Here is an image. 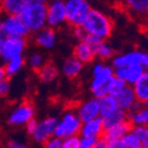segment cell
I'll list each match as a JSON object with an SVG mask.
<instances>
[{
    "mask_svg": "<svg viewBox=\"0 0 148 148\" xmlns=\"http://www.w3.org/2000/svg\"><path fill=\"white\" fill-rule=\"evenodd\" d=\"M34 42L40 48L52 49L57 45V33H55L54 28H52L49 26L48 27L45 26L41 29L35 32Z\"/></svg>",
    "mask_w": 148,
    "mask_h": 148,
    "instance_id": "14",
    "label": "cell"
},
{
    "mask_svg": "<svg viewBox=\"0 0 148 148\" xmlns=\"http://www.w3.org/2000/svg\"><path fill=\"white\" fill-rule=\"evenodd\" d=\"M39 1H42V3H48V1H51V0H39Z\"/></svg>",
    "mask_w": 148,
    "mask_h": 148,
    "instance_id": "47",
    "label": "cell"
},
{
    "mask_svg": "<svg viewBox=\"0 0 148 148\" xmlns=\"http://www.w3.org/2000/svg\"><path fill=\"white\" fill-rule=\"evenodd\" d=\"M121 140L123 141V143L126 145L127 148H139V147L141 146L138 135L132 131V129H131V131H129Z\"/></svg>",
    "mask_w": 148,
    "mask_h": 148,
    "instance_id": "31",
    "label": "cell"
},
{
    "mask_svg": "<svg viewBox=\"0 0 148 148\" xmlns=\"http://www.w3.org/2000/svg\"><path fill=\"white\" fill-rule=\"evenodd\" d=\"M82 68H84V64L80 60H78L75 57H71L64 61L61 66V73L67 79L73 80L80 75Z\"/></svg>",
    "mask_w": 148,
    "mask_h": 148,
    "instance_id": "19",
    "label": "cell"
},
{
    "mask_svg": "<svg viewBox=\"0 0 148 148\" xmlns=\"http://www.w3.org/2000/svg\"><path fill=\"white\" fill-rule=\"evenodd\" d=\"M85 31L82 29L81 26H78V27H74V35H75V38L78 40H82L84 36H85Z\"/></svg>",
    "mask_w": 148,
    "mask_h": 148,
    "instance_id": "41",
    "label": "cell"
},
{
    "mask_svg": "<svg viewBox=\"0 0 148 148\" xmlns=\"http://www.w3.org/2000/svg\"><path fill=\"white\" fill-rule=\"evenodd\" d=\"M99 107H100V116L101 118L109 115L110 113L115 112L116 109L120 108L115 97L110 95V94H107L102 98H99Z\"/></svg>",
    "mask_w": 148,
    "mask_h": 148,
    "instance_id": "24",
    "label": "cell"
},
{
    "mask_svg": "<svg viewBox=\"0 0 148 148\" xmlns=\"http://www.w3.org/2000/svg\"><path fill=\"white\" fill-rule=\"evenodd\" d=\"M92 148H107V141L103 138H99L95 142V145Z\"/></svg>",
    "mask_w": 148,
    "mask_h": 148,
    "instance_id": "43",
    "label": "cell"
},
{
    "mask_svg": "<svg viewBox=\"0 0 148 148\" xmlns=\"http://www.w3.org/2000/svg\"><path fill=\"white\" fill-rule=\"evenodd\" d=\"M81 27L86 34H90L98 36L101 40H106L112 35L114 25L112 19L106 13L97 8H90Z\"/></svg>",
    "mask_w": 148,
    "mask_h": 148,
    "instance_id": "1",
    "label": "cell"
},
{
    "mask_svg": "<svg viewBox=\"0 0 148 148\" xmlns=\"http://www.w3.org/2000/svg\"><path fill=\"white\" fill-rule=\"evenodd\" d=\"M113 77H114V68L112 66H106V65H103L102 69L99 73L94 74L89 85V89L94 98L99 99L108 94V85Z\"/></svg>",
    "mask_w": 148,
    "mask_h": 148,
    "instance_id": "6",
    "label": "cell"
},
{
    "mask_svg": "<svg viewBox=\"0 0 148 148\" xmlns=\"http://www.w3.org/2000/svg\"><path fill=\"white\" fill-rule=\"evenodd\" d=\"M127 119L132 126H148V108L135 107L127 113Z\"/></svg>",
    "mask_w": 148,
    "mask_h": 148,
    "instance_id": "21",
    "label": "cell"
},
{
    "mask_svg": "<svg viewBox=\"0 0 148 148\" xmlns=\"http://www.w3.org/2000/svg\"><path fill=\"white\" fill-rule=\"evenodd\" d=\"M132 131L138 135L141 146L148 148V126H132Z\"/></svg>",
    "mask_w": 148,
    "mask_h": 148,
    "instance_id": "30",
    "label": "cell"
},
{
    "mask_svg": "<svg viewBox=\"0 0 148 148\" xmlns=\"http://www.w3.org/2000/svg\"><path fill=\"white\" fill-rule=\"evenodd\" d=\"M33 0H0V12L1 14L19 15Z\"/></svg>",
    "mask_w": 148,
    "mask_h": 148,
    "instance_id": "17",
    "label": "cell"
},
{
    "mask_svg": "<svg viewBox=\"0 0 148 148\" xmlns=\"http://www.w3.org/2000/svg\"><path fill=\"white\" fill-rule=\"evenodd\" d=\"M61 148H79V136H71L62 140Z\"/></svg>",
    "mask_w": 148,
    "mask_h": 148,
    "instance_id": "36",
    "label": "cell"
},
{
    "mask_svg": "<svg viewBox=\"0 0 148 148\" xmlns=\"http://www.w3.org/2000/svg\"><path fill=\"white\" fill-rule=\"evenodd\" d=\"M65 8L66 21L74 27H78L85 21L92 5L89 0H66Z\"/></svg>",
    "mask_w": 148,
    "mask_h": 148,
    "instance_id": "4",
    "label": "cell"
},
{
    "mask_svg": "<svg viewBox=\"0 0 148 148\" xmlns=\"http://www.w3.org/2000/svg\"><path fill=\"white\" fill-rule=\"evenodd\" d=\"M38 78L41 82L44 84H49L52 81H54L59 75V69L57 68V66L53 65L52 62H45L38 71Z\"/></svg>",
    "mask_w": 148,
    "mask_h": 148,
    "instance_id": "22",
    "label": "cell"
},
{
    "mask_svg": "<svg viewBox=\"0 0 148 148\" xmlns=\"http://www.w3.org/2000/svg\"><path fill=\"white\" fill-rule=\"evenodd\" d=\"M142 103H143V106H145L146 108H148V99H146V100H145Z\"/></svg>",
    "mask_w": 148,
    "mask_h": 148,
    "instance_id": "46",
    "label": "cell"
},
{
    "mask_svg": "<svg viewBox=\"0 0 148 148\" xmlns=\"http://www.w3.org/2000/svg\"><path fill=\"white\" fill-rule=\"evenodd\" d=\"M85 42H87L88 45H90L93 48H95L101 41H103V40H101V39H99L98 36H94V35H90V34H85V36H84V39H82Z\"/></svg>",
    "mask_w": 148,
    "mask_h": 148,
    "instance_id": "37",
    "label": "cell"
},
{
    "mask_svg": "<svg viewBox=\"0 0 148 148\" xmlns=\"http://www.w3.org/2000/svg\"><path fill=\"white\" fill-rule=\"evenodd\" d=\"M57 123H58V118H54V116H47V118L38 121L33 134L31 135L32 139L36 143L42 145L48 139L54 136Z\"/></svg>",
    "mask_w": 148,
    "mask_h": 148,
    "instance_id": "9",
    "label": "cell"
},
{
    "mask_svg": "<svg viewBox=\"0 0 148 148\" xmlns=\"http://www.w3.org/2000/svg\"><path fill=\"white\" fill-rule=\"evenodd\" d=\"M61 147H62V140L57 136H53L42 143V148H61Z\"/></svg>",
    "mask_w": 148,
    "mask_h": 148,
    "instance_id": "35",
    "label": "cell"
},
{
    "mask_svg": "<svg viewBox=\"0 0 148 148\" xmlns=\"http://www.w3.org/2000/svg\"><path fill=\"white\" fill-rule=\"evenodd\" d=\"M66 23V8L64 0H51L47 5V26L60 27Z\"/></svg>",
    "mask_w": 148,
    "mask_h": 148,
    "instance_id": "10",
    "label": "cell"
},
{
    "mask_svg": "<svg viewBox=\"0 0 148 148\" xmlns=\"http://www.w3.org/2000/svg\"><path fill=\"white\" fill-rule=\"evenodd\" d=\"M107 148H127V147L121 139H115L107 141Z\"/></svg>",
    "mask_w": 148,
    "mask_h": 148,
    "instance_id": "38",
    "label": "cell"
},
{
    "mask_svg": "<svg viewBox=\"0 0 148 148\" xmlns=\"http://www.w3.org/2000/svg\"><path fill=\"white\" fill-rule=\"evenodd\" d=\"M10 90H11V82L8 78L0 80V98L7 97L10 94Z\"/></svg>",
    "mask_w": 148,
    "mask_h": 148,
    "instance_id": "34",
    "label": "cell"
},
{
    "mask_svg": "<svg viewBox=\"0 0 148 148\" xmlns=\"http://www.w3.org/2000/svg\"><path fill=\"white\" fill-rule=\"evenodd\" d=\"M73 57H75L82 64H89L95 59V52L94 48L84 40H80L79 44L74 47Z\"/></svg>",
    "mask_w": 148,
    "mask_h": 148,
    "instance_id": "20",
    "label": "cell"
},
{
    "mask_svg": "<svg viewBox=\"0 0 148 148\" xmlns=\"http://www.w3.org/2000/svg\"><path fill=\"white\" fill-rule=\"evenodd\" d=\"M25 58L23 55H19V57H14L12 59H10L8 61L5 62V73H6V77L7 78H12L14 77L15 74H18L21 68L25 66Z\"/></svg>",
    "mask_w": 148,
    "mask_h": 148,
    "instance_id": "26",
    "label": "cell"
},
{
    "mask_svg": "<svg viewBox=\"0 0 148 148\" xmlns=\"http://www.w3.org/2000/svg\"><path fill=\"white\" fill-rule=\"evenodd\" d=\"M25 62L27 64V66L32 69V71H38L45 62V57L40 53V52H33L29 54V57L27 58V60H25Z\"/></svg>",
    "mask_w": 148,
    "mask_h": 148,
    "instance_id": "29",
    "label": "cell"
},
{
    "mask_svg": "<svg viewBox=\"0 0 148 148\" xmlns=\"http://www.w3.org/2000/svg\"><path fill=\"white\" fill-rule=\"evenodd\" d=\"M125 7L136 16L148 15V0H123Z\"/></svg>",
    "mask_w": 148,
    "mask_h": 148,
    "instance_id": "23",
    "label": "cell"
},
{
    "mask_svg": "<svg viewBox=\"0 0 148 148\" xmlns=\"http://www.w3.org/2000/svg\"><path fill=\"white\" fill-rule=\"evenodd\" d=\"M27 47L26 38L18 36H5L0 44V58L4 62L8 61L14 57L23 55Z\"/></svg>",
    "mask_w": 148,
    "mask_h": 148,
    "instance_id": "7",
    "label": "cell"
},
{
    "mask_svg": "<svg viewBox=\"0 0 148 148\" xmlns=\"http://www.w3.org/2000/svg\"><path fill=\"white\" fill-rule=\"evenodd\" d=\"M146 39H147V40H148V32H147V33H146Z\"/></svg>",
    "mask_w": 148,
    "mask_h": 148,
    "instance_id": "48",
    "label": "cell"
},
{
    "mask_svg": "<svg viewBox=\"0 0 148 148\" xmlns=\"http://www.w3.org/2000/svg\"><path fill=\"white\" fill-rule=\"evenodd\" d=\"M102 67H103V64L100 61V62H97V64H94V66L92 67V75H94V74H97V73H99L101 69H102Z\"/></svg>",
    "mask_w": 148,
    "mask_h": 148,
    "instance_id": "44",
    "label": "cell"
},
{
    "mask_svg": "<svg viewBox=\"0 0 148 148\" xmlns=\"http://www.w3.org/2000/svg\"><path fill=\"white\" fill-rule=\"evenodd\" d=\"M19 15L31 32H36L47 25V4L33 0Z\"/></svg>",
    "mask_w": 148,
    "mask_h": 148,
    "instance_id": "2",
    "label": "cell"
},
{
    "mask_svg": "<svg viewBox=\"0 0 148 148\" xmlns=\"http://www.w3.org/2000/svg\"><path fill=\"white\" fill-rule=\"evenodd\" d=\"M115 99L118 101L119 107L122 110H125L126 113L131 112V110H133L135 107L139 106V101H138L136 95L134 93L133 86H129V85H126L119 92V93L115 95Z\"/></svg>",
    "mask_w": 148,
    "mask_h": 148,
    "instance_id": "12",
    "label": "cell"
},
{
    "mask_svg": "<svg viewBox=\"0 0 148 148\" xmlns=\"http://www.w3.org/2000/svg\"><path fill=\"white\" fill-rule=\"evenodd\" d=\"M139 148H147V147H142V146H140V147H139Z\"/></svg>",
    "mask_w": 148,
    "mask_h": 148,
    "instance_id": "49",
    "label": "cell"
},
{
    "mask_svg": "<svg viewBox=\"0 0 148 148\" xmlns=\"http://www.w3.org/2000/svg\"><path fill=\"white\" fill-rule=\"evenodd\" d=\"M132 129V125L129 123L128 120H125L120 123H116L109 128H106L103 131L102 138L106 141L109 140H115V139H122L129 131Z\"/></svg>",
    "mask_w": 148,
    "mask_h": 148,
    "instance_id": "18",
    "label": "cell"
},
{
    "mask_svg": "<svg viewBox=\"0 0 148 148\" xmlns=\"http://www.w3.org/2000/svg\"><path fill=\"white\" fill-rule=\"evenodd\" d=\"M35 108L32 102L23 101L15 106L7 118V125L11 127H24L29 120L34 119Z\"/></svg>",
    "mask_w": 148,
    "mask_h": 148,
    "instance_id": "8",
    "label": "cell"
},
{
    "mask_svg": "<svg viewBox=\"0 0 148 148\" xmlns=\"http://www.w3.org/2000/svg\"><path fill=\"white\" fill-rule=\"evenodd\" d=\"M105 131L103 122L101 116H98L95 119H92L88 121H85L81 123L80 128V135L81 136H92V138H101Z\"/></svg>",
    "mask_w": 148,
    "mask_h": 148,
    "instance_id": "16",
    "label": "cell"
},
{
    "mask_svg": "<svg viewBox=\"0 0 148 148\" xmlns=\"http://www.w3.org/2000/svg\"><path fill=\"white\" fill-rule=\"evenodd\" d=\"M6 148H28L26 143L18 141V140H10L6 145Z\"/></svg>",
    "mask_w": 148,
    "mask_h": 148,
    "instance_id": "39",
    "label": "cell"
},
{
    "mask_svg": "<svg viewBox=\"0 0 148 148\" xmlns=\"http://www.w3.org/2000/svg\"><path fill=\"white\" fill-rule=\"evenodd\" d=\"M101 119H102V122H103V127L106 129V128H109V127H112L116 123H120V122L127 120V113L125 112V110H122L121 108H119V109L115 110V112L110 113L109 115H107L105 118H101Z\"/></svg>",
    "mask_w": 148,
    "mask_h": 148,
    "instance_id": "27",
    "label": "cell"
},
{
    "mask_svg": "<svg viewBox=\"0 0 148 148\" xmlns=\"http://www.w3.org/2000/svg\"><path fill=\"white\" fill-rule=\"evenodd\" d=\"M141 55L142 52L141 51H129V52H125L122 54H118L115 57H113L112 59V67L113 68H122V67H127L131 65H135V64H140L141 60Z\"/></svg>",
    "mask_w": 148,
    "mask_h": 148,
    "instance_id": "15",
    "label": "cell"
},
{
    "mask_svg": "<svg viewBox=\"0 0 148 148\" xmlns=\"http://www.w3.org/2000/svg\"><path fill=\"white\" fill-rule=\"evenodd\" d=\"M94 52H95V58H99L100 60H109L114 57V49L108 44H106L105 40L101 41L94 48Z\"/></svg>",
    "mask_w": 148,
    "mask_h": 148,
    "instance_id": "28",
    "label": "cell"
},
{
    "mask_svg": "<svg viewBox=\"0 0 148 148\" xmlns=\"http://www.w3.org/2000/svg\"><path fill=\"white\" fill-rule=\"evenodd\" d=\"M145 68L141 64H135L122 68H114V75L122 80L126 85L133 86L145 73Z\"/></svg>",
    "mask_w": 148,
    "mask_h": 148,
    "instance_id": "11",
    "label": "cell"
},
{
    "mask_svg": "<svg viewBox=\"0 0 148 148\" xmlns=\"http://www.w3.org/2000/svg\"><path fill=\"white\" fill-rule=\"evenodd\" d=\"M99 138L92 136H80L79 138V148H92Z\"/></svg>",
    "mask_w": 148,
    "mask_h": 148,
    "instance_id": "33",
    "label": "cell"
},
{
    "mask_svg": "<svg viewBox=\"0 0 148 148\" xmlns=\"http://www.w3.org/2000/svg\"><path fill=\"white\" fill-rule=\"evenodd\" d=\"M0 31L5 36H18V38H27L31 31L24 23L20 15H6L0 20Z\"/></svg>",
    "mask_w": 148,
    "mask_h": 148,
    "instance_id": "5",
    "label": "cell"
},
{
    "mask_svg": "<svg viewBox=\"0 0 148 148\" xmlns=\"http://www.w3.org/2000/svg\"><path fill=\"white\" fill-rule=\"evenodd\" d=\"M81 123L82 122L79 119L78 114L72 112V110H68L61 116V119H58L54 136H57L61 140L71 136H77L80 133Z\"/></svg>",
    "mask_w": 148,
    "mask_h": 148,
    "instance_id": "3",
    "label": "cell"
},
{
    "mask_svg": "<svg viewBox=\"0 0 148 148\" xmlns=\"http://www.w3.org/2000/svg\"><path fill=\"white\" fill-rule=\"evenodd\" d=\"M36 121L35 119H32V120H29L26 125H25V127H26V132L28 133V135H32L33 134V132H34V129H35V127H36Z\"/></svg>",
    "mask_w": 148,
    "mask_h": 148,
    "instance_id": "40",
    "label": "cell"
},
{
    "mask_svg": "<svg viewBox=\"0 0 148 148\" xmlns=\"http://www.w3.org/2000/svg\"><path fill=\"white\" fill-rule=\"evenodd\" d=\"M125 86H126V84H125L122 80L118 79V78L114 75V77L112 78V80L109 81V85H108V94L115 97Z\"/></svg>",
    "mask_w": 148,
    "mask_h": 148,
    "instance_id": "32",
    "label": "cell"
},
{
    "mask_svg": "<svg viewBox=\"0 0 148 148\" xmlns=\"http://www.w3.org/2000/svg\"><path fill=\"white\" fill-rule=\"evenodd\" d=\"M133 89L139 102H143L148 99V69L145 71L142 77L133 85Z\"/></svg>",
    "mask_w": 148,
    "mask_h": 148,
    "instance_id": "25",
    "label": "cell"
},
{
    "mask_svg": "<svg viewBox=\"0 0 148 148\" xmlns=\"http://www.w3.org/2000/svg\"><path fill=\"white\" fill-rule=\"evenodd\" d=\"M77 114L81 122L95 119L100 116V107H99V99L98 98H92L84 102H81L77 108Z\"/></svg>",
    "mask_w": 148,
    "mask_h": 148,
    "instance_id": "13",
    "label": "cell"
},
{
    "mask_svg": "<svg viewBox=\"0 0 148 148\" xmlns=\"http://www.w3.org/2000/svg\"><path fill=\"white\" fill-rule=\"evenodd\" d=\"M5 78H7L6 77V73H5V68H4V66L0 65V80H3Z\"/></svg>",
    "mask_w": 148,
    "mask_h": 148,
    "instance_id": "45",
    "label": "cell"
},
{
    "mask_svg": "<svg viewBox=\"0 0 148 148\" xmlns=\"http://www.w3.org/2000/svg\"><path fill=\"white\" fill-rule=\"evenodd\" d=\"M140 64L143 66L145 69H148V52H142Z\"/></svg>",
    "mask_w": 148,
    "mask_h": 148,
    "instance_id": "42",
    "label": "cell"
}]
</instances>
